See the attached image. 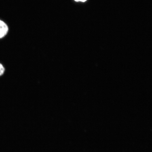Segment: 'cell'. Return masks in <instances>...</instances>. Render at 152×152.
Segmentation results:
<instances>
[{"label":"cell","instance_id":"2","mask_svg":"<svg viewBox=\"0 0 152 152\" xmlns=\"http://www.w3.org/2000/svg\"><path fill=\"white\" fill-rule=\"evenodd\" d=\"M5 71L4 68L2 64L0 63V76L2 75Z\"/></svg>","mask_w":152,"mask_h":152},{"label":"cell","instance_id":"3","mask_svg":"<svg viewBox=\"0 0 152 152\" xmlns=\"http://www.w3.org/2000/svg\"><path fill=\"white\" fill-rule=\"evenodd\" d=\"M75 1H81V0H75Z\"/></svg>","mask_w":152,"mask_h":152},{"label":"cell","instance_id":"1","mask_svg":"<svg viewBox=\"0 0 152 152\" xmlns=\"http://www.w3.org/2000/svg\"><path fill=\"white\" fill-rule=\"evenodd\" d=\"M8 31V26L3 20H0V39L4 37Z\"/></svg>","mask_w":152,"mask_h":152}]
</instances>
